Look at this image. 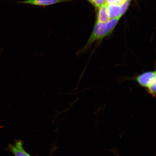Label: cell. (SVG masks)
<instances>
[{
  "label": "cell",
  "mask_w": 156,
  "mask_h": 156,
  "mask_svg": "<svg viewBox=\"0 0 156 156\" xmlns=\"http://www.w3.org/2000/svg\"><path fill=\"white\" fill-rule=\"evenodd\" d=\"M73 0H24L16 2L19 4L26 5L46 7L57 4L69 2Z\"/></svg>",
  "instance_id": "3957f363"
},
{
  "label": "cell",
  "mask_w": 156,
  "mask_h": 156,
  "mask_svg": "<svg viewBox=\"0 0 156 156\" xmlns=\"http://www.w3.org/2000/svg\"><path fill=\"white\" fill-rule=\"evenodd\" d=\"M106 3V0H94L92 5H94L96 8H98Z\"/></svg>",
  "instance_id": "ba28073f"
},
{
  "label": "cell",
  "mask_w": 156,
  "mask_h": 156,
  "mask_svg": "<svg viewBox=\"0 0 156 156\" xmlns=\"http://www.w3.org/2000/svg\"><path fill=\"white\" fill-rule=\"evenodd\" d=\"M8 148L15 156H31L25 151L23 147L22 142L21 141L16 142L13 145H9Z\"/></svg>",
  "instance_id": "277c9868"
},
{
  "label": "cell",
  "mask_w": 156,
  "mask_h": 156,
  "mask_svg": "<svg viewBox=\"0 0 156 156\" xmlns=\"http://www.w3.org/2000/svg\"><path fill=\"white\" fill-rule=\"evenodd\" d=\"M87 1L89 2L90 3H91L92 4H93L94 0H87Z\"/></svg>",
  "instance_id": "30bf717a"
},
{
  "label": "cell",
  "mask_w": 156,
  "mask_h": 156,
  "mask_svg": "<svg viewBox=\"0 0 156 156\" xmlns=\"http://www.w3.org/2000/svg\"><path fill=\"white\" fill-rule=\"evenodd\" d=\"M97 22L105 23L110 20L107 9V3L98 8Z\"/></svg>",
  "instance_id": "5b68a950"
},
{
  "label": "cell",
  "mask_w": 156,
  "mask_h": 156,
  "mask_svg": "<svg viewBox=\"0 0 156 156\" xmlns=\"http://www.w3.org/2000/svg\"><path fill=\"white\" fill-rule=\"evenodd\" d=\"M120 17L113 19L105 23H95L94 28L90 37L84 47L79 53H81L87 49L95 41L102 39L112 34Z\"/></svg>",
  "instance_id": "6da1fadb"
},
{
  "label": "cell",
  "mask_w": 156,
  "mask_h": 156,
  "mask_svg": "<svg viewBox=\"0 0 156 156\" xmlns=\"http://www.w3.org/2000/svg\"><path fill=\"white\" fill-rule=\"evenodd\" d=\"M156 71L144 72L136 76L134 79L141 87L145 88L148 93L153 97L156 94Z\"/></svg>",
  "instance_id": "7a4b0ae2"
},
{
  "label": "cell",
  "mask_w": 156,
  "mask_h": 156,
  "mask_svg": "<svg viewBox=\"0 0 156 156\" xmlns=\"http://www.w3.org/2000/svg\"><path fill=\"white\" fill-rule=\"evenodd\" d=\"M130 0H127L126 1L121 5L120 16H122L126 12L128 7L129 6Z\"/></svg>",
  "instance_id": "52a82bcc"
},
{
  "label": "cell",
  "mask_w": 156,
  "mask_h": 156,
  "mask_svg": "<svg viewBox=\"0 0 156 156\" xmlns=\"http://www.w3.org/2000/svg\"><path fill=\"white\" fill-rule=\"evenodd\" d=\"M121 0H106L107 4H116L120 5Z\"/></svg>",
  "instance_id": "9c48e42d"
},
{
  "label": "cell",
  "mask_w": 156,
  "mask_h": 156,
  "mask_svg": "<svg viewBox=\"0 0 156 156\" xmlns=\"http://www.w3.org/2000/svg\"><path fill=\"white\" fill-rule=\"evenodd\" d=\"M107 9L110 19H112L118 17H121L120 5L116 4L107 3Z\"/></svg>",
  "instance_id": "8992f818"
}]
</instances>
